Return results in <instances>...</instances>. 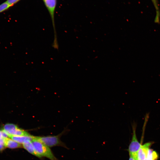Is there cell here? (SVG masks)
Instances as JSON below:
<instances>
[{
    "label": "cell",
    "instance_id": "obj_14",
    "mask_svg": "<svg viewBox=\"0 0 160 160\" xmlns=\"http://www.w3.org/2000/svg\"><path fill=\"white\" fill-rule=\"evenodd\" d=\"M3 138V137L1 131H0V140Z\"/></svg>",
    "mask_w": 160,
    "mask_h": 160
},
{
    "label": "cell",
    "instance_id": "obj_4",
    "mask_svg": "<svg viewBox=\"0 0 160 160\" xmlns=\"http://www.w3.org/2000/svg\"><path fill=\"white\" fill-rule=\"evenodd\" d=\"M153 144L151 142H149L142 145L139 150L137 156V160H144L145 159L151 146Z\"/></svg>",
    "mask_w": 160,
    "mask_h": 160
},
{
    "label": "cell",
    "instance_id": "obj_1",
    "mask_svg": "<svg viewBox=\"0 0 160 160\" xmlns=\"http://www.w3.org/2000/svg\"><path fill=\"white\" fill-rule=\"evenodd\" d=\"M32 142L35 151L39 158L44 156L50 160H57L49 148L36 139L35 136Z\"/></svg>",
    "mask_w": 160,
    "mask_h": 160
},
{
    "label": "cell",
    "instance_id": "obj_9",
    "mask_svg": "<svg viewBox=\"0 0 160 160\" xmlns=\"http://www.w3.org/2000/svg\"><path fill=\"white\" fill-rule=\"evenodd\" d=\"M156 12V15L155 18V22L156 23H159L160 14L158 6L156 0H152Z\"/></svg>",
    "mask_w": 160,
    "mask_h": 160
},
{
    "label": "cell",
    "instance_id": "obj_5",
    "mask_svg": "<svg viewBox=\"0 0 160 160\" xmlns=\"http://www.w3.org/2000/svg\"><path fill=\"white\" fill-rule=\"evenodd\" d=\"M9 137L20 144H23L27 141H32L34 136L30 135L23 136H9Z\"/></svg>",
    "mask_w": 160,
    "mask_h": 160
},
{
    "label": "cell",
    "instance_id": "obj_8",
    "mask_svg": "<svg viewBox=\"0 0 160 160\" xmlns=\"http://www.w3.org/2000/svg\"><path fill=\"white\" fill-rule=\"evenodd\" d=\"M158 158V153L156 151L150 148L144 160H157Z\"/></svg>",
    "mask_w": 160,
    "mask_h": 160
},
{
    "label": "cell",
    "instance_id": "obj_6",
    "mask_svg": "<svg viewBox=\"0 0 160 160\" xmlns=\"http://www.w3.org/2000/svg\"><path fill=\"white\" fill-rule=\"evenodd\" d=\"M4 145L5 147L10 148H16L23 147L22 145L8 138H4Z\"/></svg>",
    "mask_w": 160,
    "mask_h": 160
},
{
    "label": "cell",
    "instance_id": "obj_3",
    "mask_svg": "<svg viewBox=\"0 0 160 160\" xmlns=\"http://www.w3.org/2000/svg\"><path fill=\"white\" fill-rule=\"evenodd\" d=\"M61 135L56 136H35V137L49 147L59 146L65 147V145L60 140Z\"/></svg>",
    "mask_w": 160,
    "mask_h": 160
},
{
    "label": "cell",
    "instance_id": "obj_2",
    "mask_svg": "<svg viewBox=\"0 0 160 160\" xmlns=\"http://www.w3.org/2000/svg\"><path fill=\"white\" fill-rule=\"evenodd\" d=\"M132 125L133 131L132 137L127 150L129 156L133 157L135 159L137 158L138 152L142 145L138 142L136 132L137 125L136 123L133 122Z\"/></svg>",
    "mask_w": 160,
    "mask_h": 160
},
{
    "label": "cell",
    "instance_id": "obj_13",
    "mask_svg": "<svg viewBox=\"0 0 160 160\" xmlns=\"http://www.w3.org/2000/svg\"><path fill=\"white\" fill-rule=\"evenodd\" d=\"M129 160H135V159L132 156H129Z\"/></svg>",
    "mask_w": 160,
    "mask_h": 160
},
{
    "label": "cell",
    "instance_id": "obj_11",
    "mask_svg": "<svg viewBox=\"0 0 160 160\" xmlns=\"http://www.w3.org/2000/svg\"><path fill=\"white\" fill-rule=\"evenodd\" d=\"M20 0H7L6 1L10 7H11L17 3Z\"/></svg>",
    "mask_w": 160,
    "mask_h": 160
},
{
    "label": "cell",
    "instance_id": "obj_7",
    "mask_svg": "<svg viewBox=\"0 0 160 160\" xmlns=\"http://www.w3.org/2000/svg\"><path fill=\"white\" fill-rule=\"evenodd\" d=\"M23 147L31 154L39 158L35 152L33 144L31 141H27L22 144Z\"/></svg>",
    "mask_w": 160,
    "mask_h": 160
},
{
    "label": "cell",
    "instance_id": "obj_12",
    "mask_svg": "<svg viewBox=\"0 0 160 160\" xmlns=\"http://www.w3.org/2000/svg\"><path fill=\"white\" fill-rule=\"evenodd\" d=\"M5 147L4 145L0 144V151L3 150L5 148Z\"/></svg>",
    "mask_w": 160,
    "mask_h": 160
},
{
    "label": "cell",
    "instance_id": "obj_10",
    "mask_svg": "<svg viewBox=\"0 0 160 160\" xmlns=\"http://www.w3.org/2000/svg\"><path fill=\"white\" fill-rule=\"evenodd\" d=\"M11 7L6 1L0 4V13L8 10Z\"/></svg>",
    "mask_w": 160,
    "mask_h": 160
},
{
    "label": "cell",
    "instance_id": "obj_15",
    "mask_svg": "<svg viewBox=\"0 0 160 160\" xmlns=\"http://www.w3.org/2000/svg\"><path fill=\"white\" fill-rule=\"evenodd\" d=\"M135 160H137V159L136 158V159H135Z\"/></svg>",
    "mask_w": 160,
    "mask_h": 160
}]
</instances>
